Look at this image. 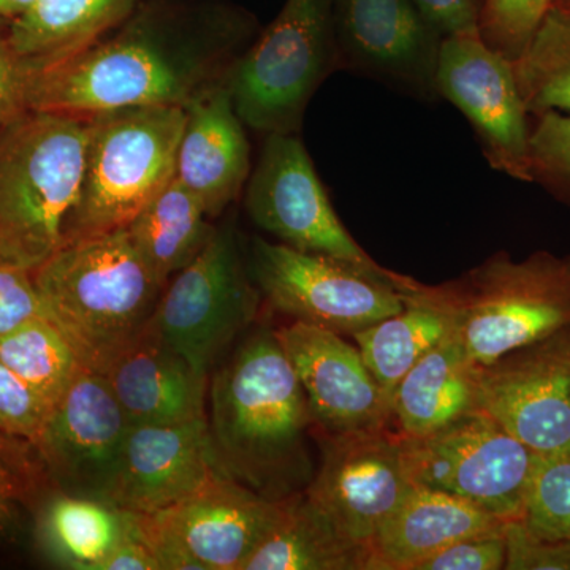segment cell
<instances>
[{
    "label": "cell",
    "instance_id": "1",
    "mask_svg": "<svg viewBox=\"0 0 570 570\" xmlns=\"http://www.w3.org/2000/svg\"><path fill=\"white\" fill-rule=\"evenodd\" d=\"M254 33L238 11L148 3L85 50L33 71L26 107L80 116L187 107L227 81Z\"/></svg>",
    "mask_w": 570,
    "mask_h": 570
},
{
    "label": "cell",
    "instance_id": "2",
    "mask_svg": "<svg viewBox=\"0 0 570 570\" xmlns=\"http://www.w3.org/2000/svg\"><path fill=\"white\" fill-rule=\"evenodd\" d=\"M206 420L214 455L227 478L275 501L309 485V436L316 423L272 326L247 333L216 367Z\"/></svg>",
    "mask_w": 570,
    "mask_h": 570
},
{
    "label": "cell",
    "instance_id": "3",
    "mask_svg": "<svg viewBox=\"0 0 570 570\" xmlns=\"http://www.w3.org/2000/svg\"><path fill=\"white\" fill-rule=\"evenodd\" d=\"M32 275L48 321L104 376L151 324L165 288L126 228L63 245Z\"/></svg>",
    "mask_w": 570,
    "mask_h": 570
},
{
    "label": "cell",
    "instance_id": "4",
    "mask_svg": "<svg viewBox=\"0 0 570 570\" xmlns=\"http://www.w3.org/2000/svg\"><path fill=\"white\" fill-rule=\"evenodd\" d=\"M91 116L24 110L0 124V257L36 272L63 246Z\"/></svg>",
    "mask_w": 570,
    "mask_h": 570
},
{
    "label": "cell",
    "instance_id": "5",
    "mask_svg": "<svg viewBox=\"0 0 570 570\" xmlns=\"http://www.w3.org/2000/svg\"><path fill=\"white\" fill-rule=\"evenodd\" d=\"M406 283L448 311L453 333L480 366L570 325V254L538 250L515 261L498 253L449 283L409 276Z\"/></svg>",
    "mask_w": 570,
    "mask_h": 570
},
{
    "label": "cell",
    "instance_id": "6",
    "mask_svg": "<svg viewBox=\"0 0 570 570\" xmlns=\"http://www.w3.org/2000/svg\"><path fill=\"white\" fill-rule=\"evenodd\" d=\"M186 107H134L91 116L85 175L63 245L121 230L176 175Z\"/></svg>",
    "mask_w": 570,
    "mask_h": 570
},
{
    "label": "cell",
    "instance_id": "7",
    "mask_svg": "<svg viewBox=\"0 0 570 570\" xmlns=\"http://www.w3.org/2000/svg\"><path fill=\"white\" fill-rule=\"evenodd\" d=\"M335 0H285L227 78L235 110L258 134H298L307 105L340 69Z\"/></svg>",
    "mask_w": 570,
    "mask_h": 570
},
{
    "label": "cell",
    "instance_id": "8",
    "mask_svg": "<svg viewBox=\"0 0 570 570\" xmlns=\"http://www.w3.org/2000/svg\"><path fill=\"white\" fill-rule=\"evenodd\" d=\"M261 298L238 234L224 224L193 264L165 285L153 325L190 365L212 376L249 332Z\"/></svg>",
    "mask_w": 570,
    "mask_h": 570
},
{
    "label": "cell",
    "instance_id": "9",
    "mask_svg": "<svg viewBox=\"0 0 570 570\" xmlns=\"http://www.w3.org/2000/svg\"><path fill=\"white\" fill-rule=\"evenodd\" d=\"M247 262L262 298L276 313L337 335L352 336L404 307L387 268L367 269L258 236Z\"/></svg>",
    "mask_w": 570,
    "mask_h": 570
},
{
    "label": "cell",
    "instance_id": "10",
    "mask_svg": "<svg viewBox=\"0 0 570 570\" xmlns=\"http://www.w3.org/2000/svg\"><path fill=\"white\" fill-rule=\"evenodd\" d=\"M401 450L415 487L452 494L504 521L521 519L538 453L485 412L425 436H401Z\"/></svg>",
    "mask_w": 570,
    "mask_h": 570
},
{
    "label": "cell",
    "instance_id": "11",
    "mask_svg": "<svg viewBox=\"0 0 570 570\" xmlns=\"http://www.w3.org/2000/svg\"><path fill=\"white\" fill-rule=\"evenodd\" d=\"M287 502L217 475L174 508L141 515V527L160 570H243L283 520Z\"/></svg>",
    "mask_w": 570,
    "mask_h": 570
},
{
    "label": "cell",
    "instance_id": "12",
    "mask_svg": "<svg viewBox=\"0 0 570 570\" xmlns=\"http://www.w3.org/2000/svg\"><path fill=\"white\" fill-rule=\"evenodd\" d=\"M246 212L262 230L303 253L382 269L348 234L298 134L266 135L246 184Z\"/></svg>",
    "mask_w": 570,
    "mask_h": 570
},
{
    "label": "cell",
    "instance_id": "13",
    "mask_svg": "<svg viewBox=\"0 0 570 570\" xmlns=\"http://www.w3.org/2000/svg\"><path fill=\"white\" fill-rule=\"evenodd\" d=\"M321 464L306 498L341 534L365 551L382 524L414 489L395 426L326 434L316 431Z\"/></svg>",
    "mask_w": 570,
    "mask_h": 570
},
{
    "label": "cell",
    "instance_id": "14",
    "mask_svg": "<svg viewBox=\"0 0 570 570\" xmlns=\"http://www.w3.org/2000/svg\"><path fill=\"white\" fill-rule=\"evenodd\" d=\"M436 92L463 112L493 170L531 183V116L509 58L480 33L444 37L439 48Z\"/></svg>",
    "mask_w": 570,
    "mask_h": 570
},
{
    "label": "cell",
    "instance_id": "15",
    "mask_svg": "<svg viewBox=\"0 0 570 570\" xmlns=\"http://www.w3.org/2000/svg\"><path fill=\"white\" fill-rule=\"evenodd\" d=\"M478 401L538 455L570 453V325L479 366Z\"/></svg>",
    "mask_w": 570,
    "mask_h": 570
},
{
    "label": "cell",
    "instance_id": "16",
    "mask_svg": "<svg viewBox=\"0 0 570 570\" xmlns=\"http://www.w3.org/2000/svg\"><path fill=\"white\" fill-rule=\"evenodd\" d=\"M337 67L417 99H438L442 36L412 0H335Z\"/></svg>",
    "mask_w": 570,
    "mask_h": 570
},
{
    "label": "cell",
    "instance_id": "17",
    "mask_svg": "<svg viewBox=\"0 0 570 570\" xmlns=\"http://www.w3.org/2000/svg\"><path fill=\"white\" fill-rule=\"evenodd\" d=\"M130 425L108 379L82 370L33 444L56 490L104 501Z\"/></svg>",
    "mask_w": 570,
    "mask_h": 570
},
{
    "label": "cell",
    "instance_id": "18",
    "mask_svg": "<svg viewBox=\"0 0 570 570\" xmlns=\"http://www.w3.org/2000/svg\"><path fill=\"white\" fill-rule=\"evenodd\" d=\"M276 335L305 390L316 431L341 434L393 426L392 397L343 335L296 321Z\"/></svg>",
    "mask_w": 570,
    "mask_h": 570
},
{
    "label": "cell",
    "instance_id": "19",
    "mask_svg": "<svg viewBox=\"0 0 570 570\" xmlns=\"http://www.w3.org/2000/svg\"><path fill=\"white\" fill-rule=\"evenodd\" d=\"M224 475L209 438L208 420L176 425H130L104 501L154 515Z\"/></svg>",
    "mask_w": 570,
    "mask_h": 570
},
{
    "label": "cell",
    "instance_id": "20",
    "mask_svg": "<svg viewBox=\"0 0 570 570\" xmlns=\"http://www.w3.org/2000/svg\"><path fill=\"white\" fill-rule=\"evenodd\" d=\"M250 149L227 81L206 89L186 107L175 178L209 217L234 204L249 179Z\"/></svg>",
    "mask_w": 570,
    "mask_h": 570
},
{
    "label": "cell",
    "instance_id": "21",
    "mask_svg": "<svg viewBox=\"0 0 570 570\" xmlns=\"http://www.w3.org/2000/svg\"><path fill=\"white\" fill-rule=\"evenodd\" d=\"M105 377L132 425H176L206 417L212 376L176 352L153 321Z\"/></svg>",
    "mask_w": 570,
    "mask_h": 570
},
{
    "label": "cell",
    "instance_id": "22",
    "mask_svg": "<svg viewBox=\"0 0 570 570\" xmlns=\"http://www.w3.org/2000/svg\"><path fill=\"white\" fill-rule=\"evenodd\" d=\"M508 523L452 494L414 487L374 535L367 570H414L453 542L505 531Z\"/></svg>",
    "mask_w": 570,
    "mask_h": 570
},
{
    "label": "cell",
    "instance_id": "23",
    "mask_svg": "<svg viewBox=\"0 0 570 570\" xmlns=\"http://www.w3.org/2000/svg\"><path fill=\"white\" fill-rule=\"evenodd\" d=\"M478 363L450 333L401 379L393 393V426L419 438L479 411Z\"/></svg>",
    "mask_w": 570,
    "mask_h": 570
},
{
    "label": "cell",
    "instance_id": "24",
    "mask_svg": "<svg viewBox=\"0 0 570 570\" xmlns=\"http://www.w3.org/2000/svg\"><path fill=\"white\" fill-rule=\"evenodd\" d=\"M140 0H37L9 22V39L31 73L70 58L121 26Z\"/></svg>",
    "mask_w": 570,
    "mask_h": 570
},
{
    "label": "cell",
    "instance_id": "25",
    "mask_svg": "<svg viewBox=\"0 0 570 570\" xmlns=\"http://www.w3.org/2000/svg\"><path fill=\"white\" fill-rule=\"evenodd\" d=\"M135 513L102 499L55 490L40 505L36 538L43 553L62 568L99 570L132 528Z\"/></svg>",
    "mask_w": 570,
    "mask_h": 570
},
{
    "label": "cell",
    "instance_id": "26",
    "mask_svg": "<svg viewBox=\"0 0 570 570\" xmlns=\"http://www.w3.org/2000/svg\"><path fill=\"white\" fill-rule=\"evenodd\" d=\"M390 279L403 298V309L360 330L352 337L367 370L393 400L401 379L453 333V321L448 311L412 291L406 276L390 269Z\"/></svg>",
    "mask_w": 570,
    "mask_h": 570
},
{
    "label": "cell",
    "instance_id": "27",
    "mask_svg": "<svg viewBox=\"0 0 570 570\" xmlns=\"http://www.w3.org/2000/svg\"><path fill=\"white\" fill-rule=\"evenodd\" d=\"M209 219L195 195L174 178L126 230L142 261L167 285L213 238L216 227Z\"/></svg>",
    "mask_w": 570,
    "mask_h": 570
},
{
    "label": "cell",
    "instance_id": "28",
    "mask_svg": "<svg viewBox=\"0 0 570 570\" xmlns=\"http://www.w3.org/2000/svg\"><path fill=\"white\" fill-rule=\"evenodd\" d=\"M243 570H367V564L365 551L302 491L288 498L283 520Z\"/></svg>",
    "mask_w": 570,
    "mask_h": 570
},
{
    "label": "cell",
    "instance_id": "29",
    "mask_svg": "<svg viewBox=\"0 0 570 570\" xmlns=\"http://www.w3.org/2000/svg\"><path fill=\"white\" fill-rule=\"evenodd\" d=\"M524 108L570 115V13L551 7L512 61Z\"/></svg>",
    "mask_w": 570,
    "mask_h": 570
},
{
    "label": "cell",
    "instance_id": "30",
    "mask_svg": "<svg viewBox=\"0 0 570 570\" xmlns=\"http://www.w3.org/2000/svg\"><path fill=\"white\" fill-rule=\"evenodd\" d=\"M0 362L36 390L51 407L85 370L61 330L47 317L36 318L2 337Z\"/></svg>",
    "mask_w": 570,
    "mask_h": 570
},
{
    "label": "cell",
    "instance_id": "31",
    "mask_svg": "<svg viewBox=\"0 0 570 570\" xmlns=\"http://www.w3.org/2000/svg\"><path fill=\"white\" fill-rule=\"evenodd\" d=\"M55 490L36 444L0 431V539L17 538Z\"/></svg>",
    "mask_w": 570,
    "mask_h": 570
},
{
    "label": "cell",
    "instance_id": "32",
    "mask_svg": "<svg viewBox=\"0 0 570 570\" xmlns=\"http://www.w3.org/2000/svg\"><path fill=\"white\" fill-rule=\"evenodd\" d=\"M521 523L547 539H570V453L538 455Z\"/></svg>",
    "mask_w": 570,
    "mask_h": 570
},
{
    "label": "cell",
    "instance_id": "33",
    "mask_svg": "<svg viewBox=\"0 0 570 570\" xmlns=\"http://www.w3.org/2000/svg\"><path fill=\"white\" fill-rule=\"evenodd\" d=\"M531 183L570 208V115L534 116L530 135Z\"/></svg>",
    "mask_w": 570,
    "mask_h": 570
},
{
    "label": "cell",
    "instance_id": "34",
    "mask_svg": "<svg viewBox=\"0 0 570 570\" xmlns=\"http://www.w3.org/2000/svg\"><path fill=\"white\" fill-rule=\"evenodd\" d=\"M554 0H483L480 36L510 61L527 47Z\"/></svg>",
    "mask_w": 570,
    "mask_h": 570
},
{
    "label": "cell",
    "instance_id": "35",
    "mask_svg": "<svg viewBox=\"0 0 570 570\" xmlns=\"http://www.w3.org/2000/svg\"><path fill=\"white\" fill-rule=\"evenodd\" d=\"M51 409L36 390L0 362V431L36 442Z\"/></svg>",
    "mask_w": 570,
    "mask_h": 570
},
{
    "label": "cell",
    "instance_id": "36",
    "mask_svg": "<svg viewBox=\"0 0 570 570\" xmlns=\"http://www.w3.org/2000/svg\"><path fill=\"white\" fill-rule=\"evenodd\" d=\"M47 317L32 272L0 257V340Z\"/></svg>",
    "mask_w": 570,
    "mask_h": 570
},
{
    "label": "cell",
    "instance_id": "37",
    "mask_svg": "<svg viewBox=\"0 0 570 570\" xmlns=\"http://www.w3.org/2000/svg\"><path fill=\"white\" fill-rule=\"evenodd\" d=\"M505 570H570V539L532 534L521 520L505 527Z\"/></svg>",
    "mask_w": 570,
    "mask_h": 570
},
{
    "label": "cell",
    "instance_id": "38",
    "mask_svg": "<svg viewBox=\"0 0 570 570\" xmlns=\"http://www.w3.org/2000/svg\"><path fill=\"white\" fill-rule=\"evenodd\" d=\"M505 568V531L472 535L436 551L414 570H501Z\"/></svg>",
    "mask_w": 570,
    "mask_h": 570
},
{
    "label": "cell",
    "instance_id": "39",
    "mask_svg": "<svg viewBox=\"0 0 570 570\" xmlns=\"http://www.w3.org/2000/svg\"><path fill=\"white\" fill-rule=\"evenodd\" d=\"M9 22L0 20V124L9 121L18 112L28 110L26 99L32 75L11 47Z\"/></svg>",
    "mask_w": 570,
    "mask_h": 570
},
{
    "label": "cell",
    "instance_id": "40",
    "mask_svg": "<svg viewBox=\"0 0 570 570\" xmlns=\"http://www.w3.org/2000/svg\"><path fill=\"white\" fill-rule=\"evenodd\" d=\"M442 39L480 33L479 0H412Z\"/></svg>",
    "mask_w": 570,
    "mask_h": 570
},
{
    "label": "cell",
    "instance_id": "41",
    "mask_svg": "<svg viewBox=\"0 0 570 570\" xmlns=\"http://www.w3.org/2000/svg\"><path fill=\"white\" fill-rule=\"evenodd\" d=\"M99 570H160L151 543L142 532L140 513H135L132 528L105 558Z\"/></svg>",
    "mask_w": 570,
    "mask_h": 570
},
{
    "label": "cell",
    "instance_id": "42",
    "mask_svg": "<svg viewBox=\"0 0 570 570\" xmlns=\"http://www.w3.org/2000/svg\"><path fill=\"white\" fill-rule=\"evenodd\" d=\"M37 0H0V20L13 21L31 9Z\"/></svg>",
    "mask_w": 570,
    "mask_h": 570
},
{
    "label": "cell",
    "instance_id": "43",
    "mask_svg": "<svg viewBox=\"0 0 570 570\" xmlns=\"http://www.w3.org/2000/svg\"><path fill=\"white\" fill-rule=\"evenodd\" d=\"M553 7H558V9L568 11V13H570V0H554Z\"/></svg>",
    "mask_w": 570,
    "mask_h": 570
}]
</instances>
